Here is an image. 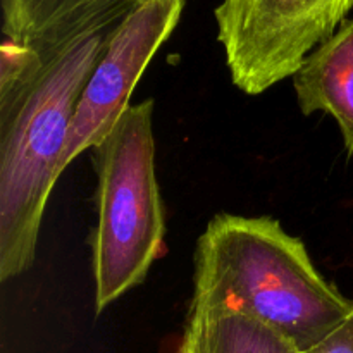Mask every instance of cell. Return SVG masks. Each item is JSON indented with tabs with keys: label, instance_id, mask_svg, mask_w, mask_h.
I'll return each mask as SVG.
<instances>
[{
	"label": "cell",
	"instance_id": "cell-1",
	"mask_svg": "<svg viewBox=\"0 0 353 353\" xmlns=\"http://www.w3.org/2000/svg\"><path fill=\"white\" fill-rule=\"evenodd\" d=\"M133 7L103 14L48 45L6 38L0 48V281L33 265L47 200L76 105L114 28Z\"/></svg>",
	"mask_w": 353,
	"mask_h": 353
},
{
	"label": "cell",
	"instance_id": "cell-2",
	"mask_svg": "<svg viewBox=\"0 0 353 353\" xmlns=\"http://www.w3.org/2000/svg\"><path fill=\"white\" fill-rule=\"evenodd\" d=\"M193 288L192 303L254 317L300 353L353 316V300L317 271L305 243L272 217H212L196 241Z\"/></svg>",
	"mask_w": 353,
	"mask_h": 353
},
{
	"label": "cell",
	"instance_id": "cell-3",
	"mask_svg": "<svg viewBox=\"0 0 353 353\" xmlns=\"http://www.w3.org/2000/svg\"><path fill=\"white\" fill-rule=\"evenodd\" d=\"M154 100L130 105L93 148L97 226L92 234L95 312L141 285L165 254V214L155 174Z\"/></svg>",
	"mask_w": 353,
	"mask_h": 353
},
{
	"label": "cell",
	"instance_id": "cell-4",
	"mask_svg": "<svg viewBox=\"0 0 353 353\" xmlns=\"http://www.w3.org/2000/svg\"><path fill=\"white\" fill-rule=\"evenodd\" d=\"M352 9L353 0H221L217 41L233 85L261 95L293 76Z\"/></svg>",
	"mask_w": 353,
	"mask_h": 353
},
{
	"label": "cell",
	"instance_id": "cell-5",
	"mask_svg": "<svg viewBox=\"0 0 353 353\" xmlns=\"http://www.w3.org/2000/svg\"><path fill=\"white\" fill-rule=\"evenodd\" d=\"M186 0H141L114 28L76 105L57 176L110 133L159 48L181 19Z\"/></svg>",
	"mask_w": 353,
	"mask_h": 353
},
{
	"label": "cell",
	"instance_id": "cell-6",
	"mask_svg": "<svg viewBox=\"0 0 353 353\" xmlns=\"http://www.w3.org/2000/svg\"><path fill=\"white\" fill-rule=\"evenodd\" d=\"M303 116L326 112L341 131L347 154L353 157V19L310 52L293 74Z\"/></svg>",
	"mask_w": 353,
	"mask_h": 353
},
{
	"label": "cell",
	"instance_id": "cell-7",
	"mask_svg": "<svg viewBox=\"0 0 353 353\" xmlns=\"http://www.w3.org/2000/svg\"><path fill=\"white\" fill-rule=\"evenodd\" d=\"M141 0H0L2 33L28 45L57 43L119 7Z\"/></svg>",
	"mask_w": 353,
	"mask_h": 353
},
{
	"label": "cell",
	"instance_id": "cell-8",
	"mask_svg": "<svg viewBox=\"0 0 353 353\" xmlns=\"http://www.w3.org/2000/svg\"><path fill=\"white\" fill-rule=\"evenodd\" d=\"M179 353H300V350L254 317L223 307L192 303Z\"/></svg>",
	"mask_w": 353,
	"mask_h": 353
},
{
	"label": "cell",
	"instance_id": "cell-9",
	"mask_svg": "<svg viewBox=\"0 0 353 353\" xmlns=\"http://www.w3.org/2000/svg\"><path fill=\"white\" fill-rule=\"evenodd\" d=\"M302 353H353V316L331 336Z\"/></svg>",
	"mask_w": 353,
	"mask_h": 353
}]
</instances>
